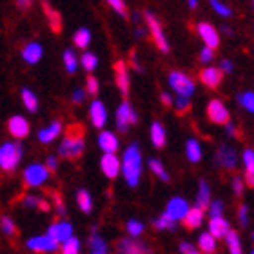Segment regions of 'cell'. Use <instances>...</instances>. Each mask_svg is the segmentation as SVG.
Listing matches in <instances>:
<instances>
[{
	"instance_id": "cell-60",
	"label": "cell",
	"mask_w": 254,
	"mask_h": 254,
	"mask_svg": "<svg viewBox=\"0 0 254 254\" xmlns=\"http://www.w3.org/2000/svg\"><path fill=\"white\" fill-rule=\"evenodd\" d=\"M16 2H18V5H20V7H24V9H27V7L33 4V0H16Z\"/></svg>"
},
{
	"instance_id": "cell-54",
	"label": "cell",
	"mask_w": 254,
	"mask_h": 254,
	"mask_svg": "<svg viewBox=\"0 0 254 254\" xmlns=\"http://www.w3.org/2000/svg\"><path fill=\"white\" fill-rule=\"evenodd\" d=\"M55 207H57V211H59V214H65V207H64V201L62 198H60L59 194H55Z\"/></svg>"
},
{
	"instance_id": "cell-35",
	"label": "cell",
	"mask_w": 254,
	"mask_h": 254,
	"mask_svg": "<svg viewBox=\"0 0 254 254\" xmlns=\"http://www.w3.org/2000/svg\"><path fill=\"white\" fill-rule=\"evenodd\" d=\"M223 238L227 240L229 253H231V254H242V244H240V236L234 233V231H231V229H229L227 234H225Z\"/></svg>"
},
{
	"instance_id": "cell-11",
	"label": "cell",
	"mask_w": 254,
	"mask_h": 254,
	"mask_svg": "<svg viewBox=\"0 0 254 254\" xmlns=\"http://www.w3.org/2000/svg\"><path fill=\"white\" fill-rule=\"evenodd\" d=\"M207 117L214 124H227L229 122V109L222 100H211L207 106Z\"/></svg>"
},
{
	"instance_id": "cell-29",
	"label": "cell",
	"mask_w": 254,
	"mask_h": 254,
	"mask_svg": "<svg viewBox=\"0 0 254 254\" xmlns=\"http://www.w3.org/2000/svg\"><path fill=\"white\" fill-rule=\"evenodd\" d=\"M209 200H211V189H209V184L205 180L200 182V189H198V196H196V205L205 209L209 205Z\"/></svg>"
},
{
	"instance_id": "cell-23",
	"label": "cell",
	"mask_w": 254,
	"mask_h": 254,
	"mask_svg": "<svg viewBox=\"0 0 254 254\" xmlns=\"http://www.w3.org/2000/svg\"><path fill=\"white\" fill-rule=\"evenodd\" d=\"M42 55H44V49H42V46H40L38 42L27 44L26 48L22 49V59L26 60L27 64H37V62H40Z\"/></svg>"
},
{
	"instance_id": "cell-25",
	"label": "cell",
	"mask_w": 254,
	"mask_h": 254,
	"mask_svg": "<svg viewBox=\"0 0 254 254\" xmlns=\"http://www.w3.org/2000/svg\"><path fill=\"white\" fill-rule=\"evenodd\" d=\"M244 165H245V182L247 186H254V151L245 149L244 151Z\"/></svg>"
},
{
	"instance_id": "cell-19",
	"label": "cell",
	"mask_w": 254,
	"mask_h": 254,
	"mask_svg": "<svg viewBox=\"0 0 254 254\" xmlns=\"http://www.w3.org/2000/svg\"><path fill=\"white\" fill-rule=\"evenodd\" d=\"M98 145H100V149L104 153H117L120 142H118V138L115 132L102 131L100 136H98Z\"/></svg>"
},
{
	"instance_id": "cell-37",
	"label": "cell",
	"mask_w": 254,
	"mask_h": 254,
	"mask_svg": "<svg viewBox=\"0 0 254 254\" xmlns=\"http://www.w3.org/2000/svg\"><path fill=\"white\" fill-rule=\"evenodd\" d=\"M149 169L153 171V173H154L156 176H158L160 180L169 182V173L165 171L164 164H162L160 160H156V158H151V160H149Z\"/></svg>"
},
{
	"instance_id": "cell-42",
	"label": "cell",
	"mask_w": 254,
	"mask_h": 254,
	"mask_svg": "<svg viewBox=\"0 0 254 254\" xmlns=\"http://www.w3.org/2000/svg\"><path fill=\"white\" fill-rule=\"evenodd\" d=\"M209 2H211L212 9L216 11L220 16H223V18L231 16V13H233V11H231V7H229V5H225L223 2H220V0H209Z\"/></svg>"
},
{
	"instance_id": "cell-17",
	"label": "cell",
	"mask_w": 254,
	"mask_h": 254,
	"mask_svg": "<svg viewBox=\"0 0 254 254\" xmlns=\"http://www.w3.org/2000/svg\"><path fill=\"white\" fill-rule=\"evenodd\" d=\"M48 234L51 236L53 240H57L59 244H62L64 240H67L69 236H73V227H71V223L69 222H55L51 227H49Z\"/></svg>"
},
{
	"instance_id": "cell-22",
	"label": "cell",
	"mask_w": 254,
	"mask_h": 254,
	"mask_svg": "<svg viewBox=\"0 0 254 254\" xmlns=\"http://www.w3.org/2000/svg\"><path fill=\"white\" fill-rule=\"evenodd\" d=\"M231 229L229 222L222 216H211V222H209V233L214 236V238H223L227 231Z\"/></svg>"
},
{
	"instance_id": "cell-18",
	"label": "cell",
	"mask_w": 254,
	"mask_h": 254,
	"mask_svg": "<svg viewBox=\"0 0 254 254\" xmlns=\"http://www.w3.org/2000/svg\"><path fill=\"white\" fill-rule=\"evenodd\" d=\"M115 73H117V85H118V89H120V93H122L124 96H127L131 82H129V71H127L126 62H124V60H118V62L115 64Z\"/></svg>"
},
{
	"instance_id": "cell-55",
	"label": "cell",
	"mask_w": 254,
	"mask_h": 254,
	"mask_svg": "<svg viewBox=\"0 0 254 254\" xmlns=\"http://www.w3.org/2000/svg\"><path fill=\"white\" fill-rule=\"evenodd\" d=\"M46 167H48L49 171L57 169V167H59V162H57V158H55V156H49V158H48V165H46Z\"/></svg>"
},
{
	"instance_id": "cell-41",
	"label": "cell",
	"mask_w": 254,
	"mask_h": 254,
	"mask_svg": "<svg viewBox=\"0 0 254 254\" xmlns=\"http://www.w3.org/2000/svg\"><path fill=\"white\" fill-rule=\"evenodd\" d=\"M0 227H2V233L5 234V236H15L16 233V227H15V223H13V220L7 216H4L2 220H0Z\"/></svg>"
},
{
	"instance_id": "cell-21",
	"label": "cell",
	"mask_w": 254,
	"mask_h": 254,
	"mask_svg": "<svg viewBox=\"0 0 254 254\" xmlns=\"http://www.w3.org/2000/svg\"><path fill=\"white\" fill-rule=\"evenodd\" d=\"M60 134H62V124L51 122L48 127L40 129V132H38V140H40L42 143H51L53 140H57Z\"/></svg>"
},
{
	"instance_id": "cell-44",
	"label": "cell",
	"mask_w": 254,
	"mask_h": 254,
	"mask_svg": "<svg viewBox=\"0 0 254 254\" xmlns=\"http://www.w3.org/2000/svg\"><path fill=\"white\" fill-rule=\"evenodd\" d=\"M106 2L109 4V7L117 11L120 16H124V18L127 16V7H126V2H124V0H106Z\"/></svg>"
},
{
	"instance_id": "cell-27",
	"label": "cell",
	"mask_w": 254,
	"mask_h": 254,
	"mask_svg": "<svg viewBox=\"0 0 254 254\" xmlns=\"http://www.w3.org/2000/svg\"><path fill=\"white\" fill-rule=\"evenodd\" d=\"M186 153H187V158H189V162H192V164H198V162L201 160V145H200V142H198V140H194V138L187 140Z\"/></svg>"
},
{
	"instance_id": "cell-13",
	"label": "cell",
	"mask_w": 254,
	"mask_h": 254,
	"mask_svg": "<svg viewBox=\"0 0 254 254\" xmlns=\"http://www.w3.org/2000/svg\"><path fill=\"white\" fill-rule=\"evenodd\" d=\"M223 73L218 67H212V65H207L200 71V80L201 84L207 85L209 89H216L218 85L222 84Z\"/></svg>"
},
{
	"instance_id": "cell-5",
	"label": "cell",
	"mask_w": 254,
	"mask_h": 254,
	"mask_svg": "<svg viewBox=\"0 0 254 254\" xmlns=\"http://www.w3.org/2000/svg\"><path fill=\"white\" fill-rule=\"evenodd\" d=\"M49 178V169L42 164H31L24 171V182L27 187H40Z\"/></svg>"
},
{
	"instance_id": "cell-51",
	"label": "cell",
	"mask_w": 254,
	"mask_h": 254,
	"mask_svg": "<svg viewBox=\"0 0 254 254\" xmlns=\"http://www.w3.org/2000/svg\"><path fill=\"white\" fill-rule=\"evenodd\" d=\"M233 190H234V192H236L238 196H242V192H244V180H242L240 176L233 178Z\"/></svg>"
},
{
	"instance_id": "cell-46",
	"label": "cell",
	"mask_w": 254,
	"mask_h": 254,
	"mask_svg": "<svg viewBox=\"0 0 254 254\" xmlns=\"http://www.w3.org/2000/svg\"><path fill=\"white\" fill-rule=\"evenodd\" d=\"M209 212H211V216H222L223 214V203L220 200L209 201Z\"/></svg>"
},
{
	"instance_id": "cell-34",
	"label": "cell",
	"mask_w": 254,
	"mask_h": 254,
	"mask_svg": "<svg viewBox=\"0 0 254 254\" xmlns=\"http://www.w3.org/2000/svg\"><path fill=\"white\" fill-rule=\"evenodd\" d=\"M76 203L82 209V212H91V209H93V198L85 189H80L76 192Z\"/></svg>"
},
{
	"instance_id": "cell-38",
	"label": "cell",
	"mask_w": 254,
	"mask_h": 254,
	"mask_svg": "<svg viewBox=\"0 0 254 254\" xmlns=\"http://www.w3.org/2000/svg\"><path fill=\"white\" fill-rule=\"evenodd\" d=\"M62 254H78L80 253V242L78 238H74V236H69L67 240H64L62 242Z\"/></svg>"
},
{
	"instance_id": "cell-16",
	"label": "cell",
	"mask_w": 254,
	"mask_h": 254,
	"mask_svg": "<svg viewBox=\"0 0 254 254\" xmlns=\"http://www.w3.org/2000/svg\"><path fill=\"white\" fill-rule=\"evenodd\" d=\"M89 118H91V124L95 127H104L107 122V109L106 106L102 104L100 100H95L93 104H91L89 107Z\"/></svg>"
},
{
	"instance_id": "cell-12",
	"label": "cell",
	"mask_w": 254,
	"mask_h": 254,
	"mask_svg": "<svg viewBox=\"0 0 254 254\" xmlns=\"http://www.w3.org/2000/svg\"><path fill=\"white\" fill-rule=\"evenodd\" d=\"M100 167L107 178H117L120 175V160L115 153H104L100 160Z\"/></svg>"
},
{
	"instance_id": "cell-52",
	"label": "cell",
	"mask_w": 254,
	"mask_h": 254,
	"mask_svg": "<svg viewBox=\"0 0 254 254\" xmlns=\"http://www.w3.org/2000/svg\"><path fill=\"white\" fill-rule=\"evenodd\" d=\"M218 69H220V71H222V73L223 74H225V73H233V62H231V60H222V62H220V67H218Z\"/></svg>"
},
{
	"instance_id": "cell-10",
	"label": "cell",
	"mask_w": 254,
	"mask_h": 254,
	"mask_svg": "<svg viewBox=\"0 0 254 254\" xmlns=\"http://www.w3.org/2000/svg\"><path fill=\"white\" fill-rule=\"evenodd\" d=\"M27 247L35 253H55L59 249V242L53 240L49 234H42V236H35L27 242Z\"/></svg>"
},
{
	"instance_id": "cell-7",
	"label": "cell",
	"mask_w": 254,
	"mask_h": 254,
	"mask_svg": "<svg viewBox=\"0 0 254 254\" xmlns=\"http://www.w3.org/2000/svg\"><path fill=\"white\" fill-rule=\"evenodd\" d=\"M136 113H134V109L131 107V104L129 102H122L120 104V107L117 109V127L120 129L122 132H126L127 129H129V126H132V124H136Z\"/></svg>"
},
{
	"instance_id": "cell-45",
	"label": "cell",
	"mask_w": 254,
	"mask_h": 254,
	"mask_svg": "<svg viewBox=\"0 0 254 254\" xmlns=\"http://www.w3.org/2000/svg\"><path fill=\"white\" fill-rule=\"evenodd\" d=\"M100 89V85H98V80L95 76H87L85 80V93H89V95H96Z\"/></svg>"
},
{
	"instance_id": "cell-3",
	"label": "cell",
	"mask_w": 254,
	"mask_h": 254,
	"mask_svg": "<svg viewBox=\"0 0 254 254\" xmlns=\"http://www.w3.org/2000/svg\"><path fill=\"white\" fill-rule=\"evenodd\" d=\"M22 160V145L15 142H5L0 145V169L2 171H11L16 169V165L20 164Z\"/></svg>"
},
{
	"instance_id": "cell-33",
	"label": "cell",
	"mask_w": 254,
	"mask_h": 254,
	"mask_svg": "<svg viewBox=\"0 0 254 254\" xmlns=\"http://www.w3.org/2000/svg\"><path fill=\"white\" fill-rule=\"evenodd\" d=\"M22 104L26 106L27 111L35 113L38 109V98L31 89H22Z\"/></svg>"
},
{
	"instance_id": "cell-48",
	"label": "cell",
	"mask_w": 254,
	"mask_h": 254,
	"mask_svg": "<svg viewBox=\"0 0 254 254\" xmlns=\"http://www.w3.org/2000/svg\"><path fill=\"white\" fill-rule=\"evenodd\" d=\"M214 59V49L212 48H203L200 51V62H203V64H209L211 60Z\"/></svg>"
},
{
	"instance_id": "cell-57",
	"label": "cell",
	"mask_w": 254,
	"mask_h": 254,
	"mask_svg": "<svg viewBox=\"0 0 254 254\" xmlns=\"http://www.w3.org/2000/svg\"><path fill=\"white\" fill-rule=\"evenodd\" d=\"M160 98H162V102H164L165 106H173V96H171L169 93H162Z\"/></svg>"
},
{
	"instance_id": "cell-36",
	"label": "cell",
	"mask_w": 254,
	"mask_h": 254,
	"mask_svg": "<svg viewBox=\"0 0 254 254\" xmlns=\"http://www.w3.org/2000/svg\"><path fill=\"white\" fill-rule=\"evenodd\" d=\"M78 64H82V67L87 71V73H91V71H95L96 65H98V57H96L95 53H84L82 57L78 59Z\"/></svg>"
},
{
	"instance_id": "cell-58",
	"label": "cell",
	"mask_w": 254,
	"mask_h": 254,
	"mask_svg": "<svg viewBox=\"0 0 254 254\" xmlns=\"http://www.w3.org/2000/svg\"><path fill=\"white\" fill-rule=\"evenodd\" d=\"M131 64H132V67L136 69L138 73H140V71H142V65H140V62H138V59H136V55L132 53L131 55Z\"/></svg>"
},
{
	"instance_id": "cell-43",
	"label": "cell",
	"mask_w": 254,
	"mask_h": 254,
	"mask_svg": "<svg viewBox=\"0 0 254 254\" xmlns=\"http://www.w3.org/2000/svg\"><path fill=\"white\" fill-rule=\"evenodd\" d=\"M127 231H129L132 238H136V236H140L143 233V223L138 222V220H129L127 222Z\"/></svg>"
},
{
	"instance_id": "cell-4",
	"label": "cell",
	"mask_w": 254,
	"mask_h": 254,
	"mask_svg": "<svg viewBox=\"0 0 254 254\" xmlns=\"http://www.w3.org/2000/svg\"><path fill=\"white\" fill-rule=\"evenodd\" d=\"M169 85L178 96L190 98V96L194 95V82L186 73H182V71H173L169 74Z\"/></svg>"
},
{
	"instance_id": "cell-14",
	"label": "cell",
	"mask_w": 254,
	"mask_h": 254,
	"mask_svg": "<svg viewBox=\"0 0 254 254\" xmlns=\"http://www.w3.org/2000/svg\"><path fill=\"white\" fill-rule=\"evenodd\" d=\"M187 211H189V205H187V201L184 200V198H173V200L167 203V209H165V214L169 218H173L175 222H180V220H184V216L187 214Z\"/></svg>"
},
{
	"instance_id": "cell-8",
	"label": "cell",
	"mask_w": 254,
	"mask_h": 254,
	"mask_svg": "<svg viewBox=\"0 0 254 254\" xmlns=\"http://www.w3.org/2000/svg\"><path fill=\"white\" fill-rule=\"evenodd\" d=\"M214 164L218 167H223V169H234L236 164H238V156H236V151H234L231 145H222L218 147L216 156H214Z\"/></svg>"
},
{
	"instance_id": "cell-1",
	"label": "cell",
	"mask_w": 254,
	"mask_h": 254,
	"mask_svg": "<svg viewBox=\"0 0 254 254\" xmlns=\"http://www.w3.org/2000/svg\"><path fill=\"white\" fill-rule=\"evenodd\" d=\"M120 169H122V175L129 187H136L140 184V178H142V153H140V147L136 143H131L126 149Z\"/></svg>"
},
{
	"instance_id": "cell-31",
	"label": "cell",
	"mask_w": 254,
	"mask_h": 254,
	"mask_svg": "<svg viewBox=\"0 0 254 254\" xmlns=\"http://www.w3.org/2000/svg\"><path fill=\"white\" fill-rule=\"evenodd\" d=\"M89 247H91V254H107L106 240L102 238L98 233H93V236L89 238Z\"/></svg>"
},
{
	"instance_id": "cell-61",
	"label": "cell",
	"mask_w": 254,
	"mask_h": 254,
	"mask_svg": "<svg viewBox=\"0 0 254 254\" xmlns=\"http://www.w3.org/2000/svg\"><path fill=\"white\" fill-rule=\"evenodd\" d=\"M187 4H189V7H196V5H198V0H187Z\"/></svg>"
},
{
	"instance_id": "cell-59",
	"label": "cell",
	"mask_w": 254,
	"mask_h": 254,
	"mask_svg": "<svg viewBox=\"0 0 254 254\" xmlns=\"http://www.w3.org/2000/svg\"><path fill=\"white\" fill-rule=\"evenodd\" d=\"M189 251H192V245L187 244V242H184V244L180 245V253H182V254H186V253H189Z\"/></svg>"
},
{
	"instance_id": "cell-53",
	"label": "cell",
	"mask_w": 254,
	"mask_h": 254,
	"mask_svg": "<svg viewBox=\"0 0 254 254\" xmlns=\"http://www.w3.org/2000/svg\"><path fill=\"white\" fill-rule=\"evenodd\" d=\"M85 100V89H76L73 93V102L74 104H82Z\"/></svg>"
},
{
	"instance_id": "cell-20",
	"label": "cell",
	"mask_w": 254,
	"mask_h": 254,
	"mask_svg": "<svg viewBox=\"0 0 254 254\" xmlns=\"http://www.w3.org/2000/svg\"><path fill=\"white\" fill-rule=\"evenodd\" d=\"M118 253L120 254H151L149 247H145L140 242H134V240H122L118 244Z\"/></svg>"
},
{
	"instance_id": "cell-2",
	"label": "cell",
	"mask_w": 254,
	"mask_h": 254,
	"mask_svg": "<svg viewBox=\"0 0 254 254\" xmlns=\"http://www.w3.org/2000/svg\"><path fill=\"white\" fill-rule=\"evenodd\" d=\"M84 147H85L84 129H82L80 126H73L71 127V131L67 132V136L64 138L62 143H60L59 153L62 154V158L74 160L84 153Z\"/></svg>"
},
{
	"instance_id": "cell-40",
	"label": "cell",
	"mask_w": 254,
	"mask_h": 254,
	"mask_svg": "<svg viewBox=\"0 0 254 254\" xmlns=\"http://www.w3.org/2000/svg\"><path fill=\"white\" fill-rule=\"evenodd\" d=\"M238 104L242 107H245L249 113L254 111V93L253 91H245L242 95H238Z\"/></svg>"
},
{
	"instance_id": "cell-39",
	"label": "cell",
	"mask_w": 254,
	"mask_h": 254,
	"mask_svg": "<svg viewBox=\"0 0 254 254\" xmlns=\"http://www.w3.org/2000/svg\"><path fill=\"white\" fill-rule=\"evenodd\" d=\"M175 225H176V222L173 220V218L167 216L165 212L158 218V220H154V227L158 229V231H173Z\"/></svg>"
},
{
	"instance_id": "cell-6",
	"label": "cell",
	"mask_w": 254,
	"mask_h": 254,
	"mask_svg": "<svg viewBox=\"0 0 254 254\" xmlns=\"http://www.w3.org/2000/svg\"><path fill=\"white\" fill-rule=\"evenodd\" d=\"M145 20H147L149 33H151L154 44L158 46L160 51L167 53V51H169V42H167V38H165V33H164V29H162V24L158 22V18H156L153 13L147 11V13H145Z\"/></svg>"
},
{
	"instance_id": "cell-32",
	"label": "cell",
	"mask_w": 254,
	"mask_h": 254,
	"mask_svg": "<svg viewBox=\"0 0 254 254\" xmlns=\"http://www.w3.org/2000/svg\"><path fill=\"white\" fill-rule=\"evenodd\" d=\"M73 42H74V46L80 49L87 48V46L91 44V31L89 29H85V27H80L78 31L74 33Z\"/></svg>"
},
{
	"instance_id": "cell-49",
	"label": "cell",
	"mask_w": 254,
	"mask_h": 254,
	"mask_svg": "<svg viewBox=\"0 0 254 254\" xmlns=\"http://www.w3.org/2000/svg\"><path fill=\"white\" fill-rule=\"evenodd\" d=\"M238 218H240V223H242L244 227H247V223H249V209H247V205H240Z\"/></svg>"
},
{
	"instance_id": "cell-26",
	"label": "cell",
	"mask_w": 254,
	"mask_h": 254,
	"mask_svg": "<svg viewBox=\"0 0 254 254\" xmlns=\"http://www.w3.org/2000/svg\"><path fill=\"white\" fill-rule=\"evenodd\" d=\"M165 140H167V136H165V129L162 124L154 122L153 126H151V142H153L154 147H164L165 145Z\"/></svg>"
},
{
	"instance_id": "cell-50",
	"label": "cell",
	"mask_w": 254,
	"mask_h": 254,
	"mask_svg": "<svg viewBox=\"0 0 254 254\" xmlns=\"http://www.w3.org/2000/svg\"><path fill=\"white\" fill-rule=\"evenodd\" d=\"M40 201H42V198H38V196H24L22 203H24L26 207H38L40 205Z\"/></svg>"
},
{
	"instance_id": "cell-47",
	"label": "cell",
	"mask_w": 254,
	"mask_h": 254,
	"mask_svg": "<svg viewBox=\"0 0 254 254\" xmlns=\"http://www.w3.org/2000/svg\"><path fill=\"white\" fill-rule=\"evenodd\" d=\"M175 106H176V109H178V113H186L187 109H189V98H187V96L176 95Z\"/></svg>"
},
{
	"instance_id": "cell-24",
	"label": "cell",
	"mask_w": 254,
	"mask_h": 254,
	"mask_svg": "<svg viewBox=\"0 0 254 254\" xmlns=\"http://www.w3.org/2000/svg\"><path fill=\"white\" fill-rule=\"evenodd\" d=\"M184 222L189 229H198L203 223V209L201 207H192L187 211V214L184 216Z\"/></svg>"
},
{
	"instance_id": "cell-56",
	"label": "cell",
	"mask_w": 254,
	"mask_h": 254,
	"mask_svg": "<svg viewBox=\"0 0 254 254\" xmlns=\"http://www.w3.org/2000/svg\"><path fill=\"white\" fill-rule=\"evenodd\" d=\"M225 131H227L229 136H234V134H236V126H234V124H231V122H227V124H225Z\"/></svg>"
},
{
	"instance_id": "cell-30",
	"label": "cell",
	"mask_w": 254,
	"mask_h": 254,
	"mask_svg": "<svg viewBox=\"0 0 254 254\" xmlns=\"http://www.w3.org/2000/svg\"><path fill=\"white\" fill-rule=\"evenodd\" d=\"M198 245H200V249L205 254H212L216 251V238L211 233H203L198 238Z\"/></svg>"
},
{
	"instance_id": "cell-62",
	"label": "cell",
	"mask_w": 254,
	"mask_h": 254,
	"mask_svg": "<svg viewBox=\"0 0 254 254\" xmlns=\"http://www.w3.org/2000/svg\"><path fill=\"white\" fill-rule=\"evenodd\" d=\"M186 254H200V253H196V251L192 249V251H189V253H186Z\"/></svg>"
},
{
	"instance_id": "cell-15",
	"label": "cell",
	"mask_w": 254,
	"mask_h": 254,
	"mask_svg": "<svg viewBox=\"0 0 254 254\" xmlns=\"http://www.w3.org/2000/svg\"><path fill=\"white\" fill-rule=\"evenodd\" d=\"M7 129H9V132L13 134V136L18 138V140H22V138H26L27 134H29V122H27L24 117L16 115V117L9 118V122H7Z\"/></svg>"
},
{
	"instance_id": "cell-28",
	"label": "cell",
	"mask_w": 254,
	"mask_h": 254,
	"mask_svg": "<svg viewBox=\"0 0 254 254\" xmlns=\"http://www.w3.org/2000/svg\"><path fill=\"white\" fill-rule=\"evenodd\" d=\"M62 60H64V67L67 73H76V69H78V59H76V55H74L73 49H65L62 55Z\"/></svg>"
},
{
	"instance_id": "cell-9",
	"label": "cell",
	"mask_w": 254,
	"mask_h": 254,
	"mask_svg": "<svg viewBox=\"0 0 254 254\" xmlns=\"http://www.w3.org/2000/svg\"><path fill=\"white\" fill-rule=\"evenodd\" d=\"M196 31H198V35H200V38L203 40V44H205L207 48L216 49L220 46V35H218L216 27L211 26L209 22H200L196 26Z\"/></svg>"
}]
</instances>
